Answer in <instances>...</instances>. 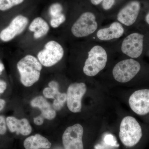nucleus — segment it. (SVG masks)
I'll return each instance as SVG.
<instances>
[{"instance_id": "1", "label": "nucleus", "mask_w": 149, "mask_h": 149, "mask_svg": "<svg viewBox=\"0 0 149 149\" xmlns=\"http://www.w3.org/2000/svg\"><path fill=\"white\" fill-rule=\"evenodd\" d=\"M17 68L22 84L29 87L39 80L42 65L35 56L27 54L19 61Z\"/></svg>"}, {"instance_id": "2", "label": "nucleus", "mask_w": 149, "mask_h": 149, "mask_svg": "<svg viewBox=\"0 0 149 149\" xmlns=\"http://www.w3.org/2000/svg\"><path fill=\"white\" fill-rule=\"evenodd\" d=\"M143 136L142 128L135 118L127 116L122 119L119 136L124 146L128 147L135 146L141 141Z\"/></svg>"}, {"instance_id": "3", "label": "nucleus", "mask_w": 149, "mask_h": 149, "mask_svg": "<svg viewBox=\"0 0 149 149\" xmlns=\"http://www.w3.org/2000/svg\"><path fill=\"white\" fill-rule=\"evenodd\" d=\"M107 61L106 51L101 46H94L88 52L83 67V72L90 77L95 76L104 69Z\"/></svg>"}, {"instance_id": "4", "label": "nucleus", "mask_w": 149, "mask_h": 149, "mask_svg": "<svg viewBox=\"0 0 149 149\" xmlns=\"http://www.w3.org/2000/svg\"><path fill=\"white\" fill-rule=\"evenodd\" d=\"M64 55V49L61 45L55 40H50L38 53L37 58L43 66L50 67L60 61Z\"/></svg>"}, {"instance_id": "5", "label": "nucleus", "mask_w": 149, "mask_h": 149, "mask_svg": "<svg viewBox=\"0 0 149 149\" xmlns=\"http://www.w3.org/2000/svg\"><path fill=\"white\" fill-rule=\"evenodd\" d=\"M141 69L140 63L133 58L121 61L116 65L112 73L115 80L125 83L133 79Z\"/></svg>"}, {"instance_id": "6", "label": "nucleus", "mask_w": 149, "mask_h": 149, "mask_svg": "<svg viewBox=\"0 0 149 149\" xmlns=\"http://www.w3.org/2000/svg\"><path fill=\"white\" fill-rule=\"evenodd\" d=\"M98 28L95 15L87 12L82 14L71 27L72 35L77 38L87 37L94 33Z\"/></svg>"}, {"instance_id": "7", "label": "nucleus", "mask_w": 149, "mask_h": 149, "mask_svg": "<svg viewBox=\"0 0 149 149\" xmlns=\"http://www.w3.org/2000/svg\"><path fill=\"white\" fill-rule=\"evenodd\" d=\"M87 91V87L83 83L70 84L67 93V104L68 109L73 113L80 112L82 109V99Z\"/></svg>"}, {"instance_id": "8", "label": "nucleus", "mask_w": 149, "mask_h": 149, "mask_svg": "<svg viewBox=\"0 0 149 149\" xmlns=\"http://www.w3.org/2000/svg\"><path fill=\"white\" fill-rule=\"evenodd\" d=\"M143 35L133 33L125 37L121 45V51L132 58L140 57L143 49Z\"/></svg>"}, {"instance_id": "9", "label": "nucleus", "mask_w": 149, "mask_h": 149, "mask_svg": "<svg viewBox=\"0 0 149 149\" xmlns=\"http://www.w3.org/2000/svg\"><path fill=\"white\" fill-rule=\"evenodd\" d=\"M83 131V126L80 124L67 128L62 137L65 149H84L82 141Z\"/></svg>"}, {"instance_id": "10", "label": "nucleus", "mask_w": 149, "mask_h": 149, "mask_svg": "<svg viewBox=\"0 0 149 149\" xmlns=\"http://www.w3.org/2000/svg\"><path fill=\"white\" fill-rule=\"evenodd\" d=\"M29 24L27 17L19 15L12 19L8 26L0 32V39L5 42L13 40L22 34Z\"/></svg>"}, {"instance_id": "11", "label": "nucleus", "mask_w": 149, "mask_h": 149, "mask_svg": "<svg viewBox=\"0 0 149 149\" xmlns=\"http://www.w3.org/2000/svg\"><path fill=\"white\" fill-rule=\"evenodd\" d=\"M129 104L132 111L140 116L149 113V89L135 91L129 99Z\"/></svg>"}, {"instance_id": "12", "label": "nucleus", "mask_w": 149, "mask_h": 149, "mask_svg": "<svg viewBox=\"0 0 149 149\" xmlns=\"http://www.w3.org/2000/svg\"><path fill=\"white\" fill-rule=\"evenodd\" d=\"M141 8V3L138 1L130 2L118 14V20L127 26L133 25L137 20Z\"/></svg>"}, {"instance_id": "13", "label": "nucleus", "mask_w": 149, "mask_h": 149, "mask_svg": "<svg viewBox=\"0 0 149 149\" xmlns=\"http://www.w3.org/2000/svg\"><path fill=\"white\" fill-rule=\"evenodd\" d=\"M6 122L9 130L12 133L26 136L32 132V127L26 118L18 119L13 116H9L7 118Z\"/></svg>"}, {"instance_id": "14", "label": "nucleus", "mask_w": 149, "mask_h": 149, "mask_svg": "<svg viewBox=\"0 0 149 149\" xmlns=\"http://www.w3.org/2000/svg\"><path fill=\"white\" fill-rule=\"evenodd\" d=\"M124 32V28L120 23L114 22L110 25L109 27L99 30L97 36L99 40L108 41L120 38L123 35Z\"/></svg>"}, {"instance_id": "15", "label": "nucleus", "mask_w": 149, "mask_h": 149, "mask_svg": "<svg viewBox=\"0 0 149 149\" xmlns=\"http://www.w3.org/2000/svg\"><path fill=\"white\" fill-rule=\"evenodd\" d=\"M58 88L59 85L57 82L51 81L49 83V87L43 90V95L47 98L54 99V102L56 103L64 106L66 101V94L60 93Z\"/></svg>"}, {"instance_id": "16", "label": "nucleus", "mask_w": 149, "mask_h": 149, "mask_svg": "<svg viewBox=\"0 0 149 149\" xmlns=\"http://www.w3.org/2000/svg\"><path fill=\"white\" fill-rule=\"evenodd\" d=\"M28 29L30 32H33L34 38L38 40L48 34L50 27L45 19L39 17L34 19L30 22Z\"/></svg>"}, {"instance_id": "17", "label": "nucleus", "mask_w": 149, "mask_h": 149, "mask_svg": "<svg viewBox=\"0 0 149 149\" xmlns=\"http://www.w3.org/2000/svg\"><path fill=\"white\" fill-rule=\"evenodd\" d=\"M31 106L37 107L42 111V115L48 120H52L56 116L55 110L51 107L47 100L42 96L36 97L31 102Z\"/></svg>"}, {"instance_id": "18", "label": "nucleus", "mask_w": 149, "mask_h": 149, "mask_svg": "<svg viewBox=\"0 0 149 149\" xmlns=\"http://www.w3.org/2000/svg\"><path fill=\"white\" fill-rule=\"evenodd\" d=\"M23 145L25 149H48L52 146L47 139L38 134L28 137Z\"/></svg>"}, {"instance_id": "19", "label": "nucleus", "mask_w": 149, "mask_h": 149, "mask_svg": "<svg viewBox=\"0 0 149 149\" xmlns=\"http://www.w3.org/2000/svg\"><path fill=\"white\" fill-rule=\"evenodd\" d=\"M24 0H0V10L5 11L18 5Z\"/></svg>"}, {"instance_id": "20", "label": "nucleus", "mask_w": 149, "mask_h": 149, "mask_svg": "<svg viewBox=\"0 0 149 149\" xmlns=\"http://www.w3.org/2000/svg\"><path fill=\"white\" fill-rule=\"evenodd\" d=\"M66 19L65 15L63 13H62L58 16L51 17L50 21V24L52 27L54 28H56L61 24L64 23Z\"/></svg>"}, {"instance_id": "21", "label": "nucleus", "mask_w": 149, "mask_h": 149, "mask_svg": "<svg viewBox=\"0 0 149 149\" xmlns=\"http://www.w3.org/2000/svg\"><path fill=\"white\" fill-rule=\"evenodd\" d=\"M63 8L62 6L59 3H54L50 6L49 14L51 17L58 16L59 15L62 13Z\"/></svg>"}, {"instance_id": "22", "label": "nucleus", "mask_w": 149, "mask_h": 149, "mask_svg": "<svg viewBox=\"0 0 149 149\" xmlns=\"http://www.w3.org/2000/svg\"><path fill=\"white\" fill-rule=\"evenodd\" d=\"M6 122L5 118L0 116V135H4L6 132Z\"/></svg>"}, {"instance_id": "23", "label": "nucleus", "mask_w": 149, "mask_h": 149, "mask_svg": "<svg viewBox=\"0 0 149 149\" xmlns=\"http://www.w3.org/2000/svg\"><path fill=\"white\" fill-rule=\"evenodd\" d=\"M104 141L108 145L111 146H116V142L115 140L114 137L111 135H107L104 138Z\"/></svg>"}, {"instance_id": "24", "label": "nucleus", "mask_w": 149, "mask_h": 149, "mask_svg": "<svg viewBox=\"0 0 149 149\" xmlns=\"http://www.w3.org/2000/svg\"><path fill=\"white\" fill-rule=\"evenodd\" d=\"M115 0H103L102 7L104 9L108 10L111 8L114 5Z\"/></svg>"}, {"instance_id": "25", "label": "nucleus", "mask_w": 149, "mask_h": 149, "mask_svg": "<svg viewBox=\"0 0 149 149\" xmlns=\"http://www.w3.org/2000/svg\"><path fill=\"white\" fill-rule=\"evenodd\" d=\"M44 118H45L44 117V116L41 114L37 117L34 118V123L37 125H42L44 123Z\"/></svg>"}, {"instance_id": "26", "label": "nucleus", "mask_w": 149, "mask_h": 149, "mask_svg": "<svg viewBox=\"0 0 149 149\" xmlns=\"http://www.w3.org/2000/svg\"><path fill=\"white\" fill-rule=\"evenodd\" d=\"M6 88V83L3 80H0V95L4 92Z\"/></svg>"}, {"instance_id": "27", "label": "nucleus", "mask_w": 149, "mask_h": 149, "mask_svg": "<svg viewBox=\"0 0 149 149\" xmlns=\"http://www.w3.org/2000/svg\"><path fill=\"white\" fill-rule=\"evenodd\" d=\"M6 104V102L3 99H0V111L2 110Z\"/></svg>"}, {"instance_id": "28", "label": "nucleus", "mask_w": 149, "mask_h": 149, "mask_svg": "<svg viewBox=\"0 0 149 149\" xmlns=\"http://www.w3.org/2000/svg\"><path fill=\"white\" fill-rule=\"evenodd\" d=\"M103 0H91V3L94 5H97L100 3Z\"/></svg>"}, {"instance_id": "29", "label": "nucleus", "mask_w": 149, "mask_h": 149, "mask_svg": "<svg viewBox=\"0 0 149 149\" xmlns=\"http://www.w3.org/2000/svg\"><path fill=\"white\" fill-rule=\"evenodd\" d=\"M145 20H146V22L148 23L149 25V11L146 15V17H145Z\"/></svg>"}, {"instance_id": "30", "label": "nucleus", "mask_w": 149, "mask_h": 149, "mask_svg": "<svg viewBox=\"0 0 149 149\" xmlns=\"http://www.w3.org/2000/svg\"><path fill=\"white\" fill-rule=\"evenodd\" d=\"M4 69V67L3 65L2 64L0 63V74L2 72L3 70Z\"/></svg>"}]
</instances>
